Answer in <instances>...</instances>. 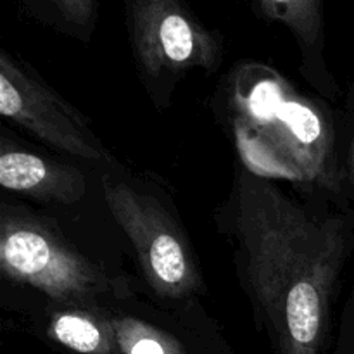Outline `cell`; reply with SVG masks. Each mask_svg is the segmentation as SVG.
I'll use <instances>...</instances> for the list:
<instances>
[{"label":"cell","mask_w":354,"mask_h":354,"mask_svg":"<svg viewBox=\"0 0 354 354\" xmlns=\"http://www.w3.org/2000/svg\"><path fill=\"white\" fill-rule=\"evenodd\" d=\"M337 351L339 354H354V280L339 318Z\"/></svg>","instance_id":"8fae6325"},{"label":"cell","mask_w":354,"mask_h":354,"mask_svg":"<svg viewBox=\"0 0 354 354\" xmlns=\"http://www.w3.org/2000/svg\"><path fill=\"white\" fill-rule=\"evenodd\" d=\"M342 178H344L346 197L354 204V90L346 118L344 135H342Z\"/></svg>","instance_id":"30bf717a"},{"label":"cell","mask_w":354,"mask_h":354,"mask_svg":"<svg viewBox=\"0 0 354 354\" xmlns=\"http://www.w3.org/2000/svg\"><path fill=\"white\" fill-rule=\"evenodd\" d=\"M123 10L135 71L158 113L171 107L190 71L211 75L223 64V33L185 0H123Z\"/></svg>","instance_id":"5b68a950"},{"label":"cell","mask_w":354,"mask_h":354,"mask_svg":"<svg viewBox=\"0 0 354 354\" xmlns=\"http://www.w3.org/2000/svg\"><path fill=\"white\" fill-rule=\"evenodd\" d=\"M214 225L256 328L275 354H324L354 251V204L237 162Z\"/></svg>","instance_id":"6da1fadb"},{"label":"cell","mask_w":354,"mask_h":354,"mask_svg":"<svg viewBox=\"0 0 354 354\" xmlns=\"http://www.w3.org/2000/svg\"><path fill=\"white\" fill-rule=\"evenodd\" d=\"M0 185L16 196L50 206H75L88 194V176L80 166L21 147L0 137Z\"/></svg>","instance_id":"52a82bcc"},{"label":"cell","mask_w":354,"mask_h":354,"mask_svg":"<svg viewBox=\"0 0 354 354\" xmlns=\"http://www.w3.org/2000/svg\"><path fill=\"white\" fill-rule=\"evenodd\" d=\"M211 107L245 169L348 199L341 123L328 100L304 93L273 66L245 59L220 80Z\"/></svg>","instance_id":"7a4b0ae2"},{"label":"cell","mask_w":354,"mask_h":354,"mask_svg":"<svg viewBox=\"0 0 354 354\" xmlns=\"http://www.w3.org/2000/svg\"><path fill=\"white\" fill-rule=\"evenodd\" d=\"M256 16L286 26L299 50V73L325 100H337L341 86L325 57L324 0H251Z\"/></svg>","instance_id":"ba28073f"},{"label":"cell","mask_w":354,"mask_h":354,"mask_svg":"<svg viewBox=\"0 0 354 354\" xmlns=\"http://www.w3.org/2000/svg\"><path fill=\"white\" fill-rule=\"evenodd\" d=\"M95 173L104 203L130 244L147 292L162 303L203 299L207 283L199 256L168 190L127 166Z\"/></svg>","instance_id":"277c9868"},{"label":"cell","mask_w":354,"mask_h":354,"mask_svg":"<svg viewBox=\"0 0 354 354\" xmlns=\"http://www.w3.org/2000/svg\"><path fill=\"white\" fill-rule=\"evenodd\" d=\"M0 114L47 147L95 171L124 166L93 130L92 121L7 48H0Z\"/></svg>","instance_id":"8992f818"},{"label":"cell","mask_w":354,"mask_h":354,"mask_svg":"<svg viewBox=\"0 0 354 354\" xmlns=\"http://www.w3.org/2000/svg\"><path fill=\"white\" fill-rule=\"evenodd\" d=\"M3 282L54 306H111L140 292L123 270L93 258L54 220L21 204H0Z\"/></svg>","instance_id":"3957f363"},{"label":"cell","mask_w":354,"mask_h":354,"mask_svg":"<svg viewBox=\"0 0 354 354\" xmlns=\"http://www.w3.org/2000/svg\"><path fill=\"white\" fill-rule=\"evenodd\" d=\"M44 26L88 44L99 26L100 0H17Z\"/></svg>","instance_id":"9c48e42d"}]
</instances>
